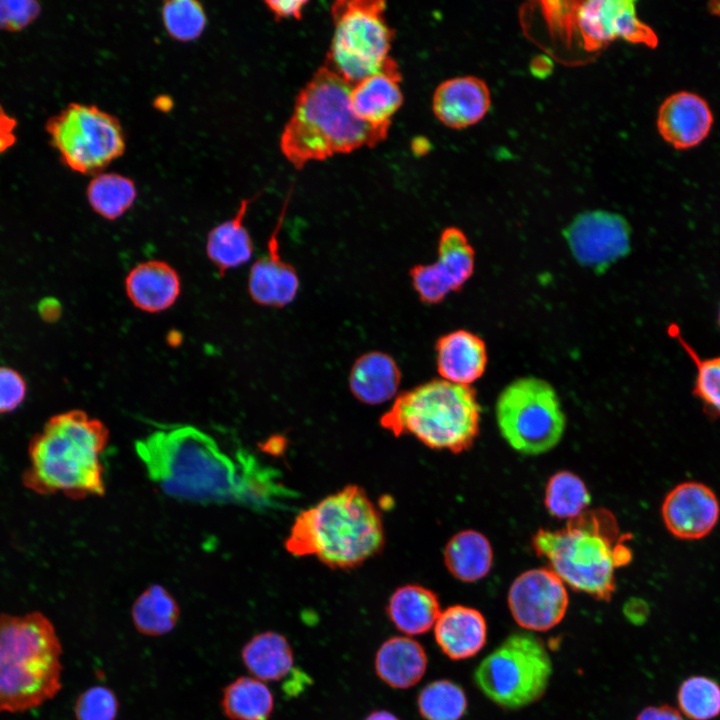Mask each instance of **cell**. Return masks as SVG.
Returning a JSON list of instances; mask_svg holds the SVG:
<instances>
[{"instance_id":"6da1fadb","label":"cell","mask_w":720,"mask_h":720,"mask_svg":"<svg viewBox=\"0 0 720 720\" xmlns=\"http://www.w3.org/2000/svg\"><path fill=\"white\" fill-rule=\"evenodd\" d=\"M352 85L324 65L296 96L280 136V149L295 169L384 141L390 127L364 122L350 102Z\"/></svg>"},{"instance_id":"1f68e13d","label":"cell","mask_w":720,"mask_h":720,"mask_svg":"<svg viewBox=\"0 0 720 720\" xmlns=\"http://www.w3.org/2000/svg\"><path fill=\"white\" fill-rule=\"evenodd\" d=\"M86 194L89 205L98 215L107 220H115L132 207L137 197V189L131 178L105 172L91 179Z\"/></svg>"},{"instance_id":"603a6c76","label":"cell","mask_w":720,"mask_h":720,"mask_svg":"<svg viewBox=\"0 0 720 720\" xmlns=\"http://www.w3.org/2000/svg\"><path fill=\"white\" fill-rule=\"evenodd\" d=\"M125 290L132 304L141 311L157 313L170 308L181 291L177 271L161 260L136 265L125 279Z\"/></svg>"},{"instance_id":"8992f818","label":"cell","mask_w":720,"mask_h":720,"mask_svg":"<svg viewBox=\"0 0 720 720\" xmlns=\"http://www.w3.org/2000/svg\"><path fill=\"white\" fill-rule=\"evenodd\" d=\"M62 646L42 612L0 614V712H25L61 689Z\"/></svg>"},{"instance_id":"f1b7e54d","label":"cell","mask_w":720,"mask_h":720,"mask_svg":"<svg viewBox=\"0 0 720 720\" xmlns=\"http://www.w3.org/2000/svg\"><path fill=\"white\" fill-rule=\"evenodd\" d=\"M493 550L482 533L467 529L456 533L444 549V563L458 580L471 583L484 578L490 571Z\"/></svg>"},{"instance_id":"7c38bea8","label":"cell","mask_w":720,"mask_h":720,"mask_svg":"<svg viewBox=\"0 0 720 720\" xmlns=\"http://www.w3.org/2000/svg\"><path fill=\"white\" fill-rule=\"evenodd\" d=\"M565 26L577 29L589 51L616 39L651 48L658 44L657 35L638 18L635 2L629 0L569 2Z\"/></svg>"},{"instance_id":"484cf974","label":"cell","mask_w":720,"mask_h":720,"mask_svg":"<svg viewBox=\"0 0 720 720\" xmlns=\"http://www.w3.org/2000/svg\"><path fill=\"white\" fill-rule=\"evenodd\" d=\"M386 613L397 630L406 636H414L434 627L441 609L434 591L422 585L406 584L391 594Z\"/></svg>"},{"instance_id":"4fadbf2b","label":"cell","mask_w":720,"mask_h":720,"mask_svg":"<svg viewBox=\"0 0 720 720\" xmlns=\"http://www.w3.org/2000/svg\"><path fill=\"white\" fill-rule=\"evenodd\" d=\"M563 235L575 260L598 273L626 256L631 248L629 223L621 215L605 210L578 214Z\"/></svg>"},{"instance_id":"ba28073f","label":"cell","mask_w":720,"mask_h":720,"mask_svg":"<svg viewBox=\"0 0 720 720\" xmlns=\"http://www.w3.org/2000/svg\"><path fill=\"white\" fill-rule=\"evenodd\" d=\"M553 666L543 641L532 633L509 635L475 668L473 680L494 704L518 710L545 694Z\"/></svg>"},{"instance_id":"5b68a950","label":"cell","mask_w":720,"mask_h":720,"mask_svg":"<svg viewBox=\"0 0 720 720\" xmlns=\"http://www.w3.org/2000/svg\"><path fill=\"white\" fill-rule=\"evenodd\" d=\"M149 477L168 495L193 501L232 497L237 471L208 434L192 426L156 431L135 445Z\"/></svg>"},{"instance_id":"2e32d148","label":"cell","mask_w":720,"mask_h":720,"mask_svg":"<svg viewBox=\"0 0 720 720\" xmlns=\"http://www.w3.org/2000/svg\"><path fill=\"white\" fill-rule=\"evenodd\" d=\"M661 515L666 529L680 540H699L709 535L720 518L716 493L706 484L685 481L666 495Z\"/></svg>"},{"instance_id":"83f0119b","label":"cell","mask_w":720,"mask_h":720,"mask_svg":"<svg viewBox=\"0 0 720 720\" xmlns=\"http://www.w3.org/2000/svg\"><path fill=\"white\" fill-rule=\"evenodd\" d=\"M241 659L252 677L263 682L278 681L293 667V651L285 636L274 631L254 635L245 643Z\"/></svg>"},{"instance_id":"74e56055","label":"cell","mask_w":720,"mask_h":720,"mask_svg":"<svg viewBox=\"0 0 720 720\" xmlns=\"http://www.w3.org/2000/svg\"><path fill=\"white\" fill-rule=\"evenodd\" d=\"M119 701L113 690L106 686H93L82 692L75 703L77 720H115Z\"/></svg>"},{"instance_id":"ffe728a7","label":"cell","mask_w":720,"mask_h":720,"mask_svg":"<svg viewBox=\"0 0 720 720\" xmlns=\"http://www.w3.org/2000/svg\"><path fill=\"white\" fill-rule=\"evenodd\" d=\"M402 76L398 63L389 57L382 68L352 85L350 102L355 114L374 126H391L403 104Z\"/></svg>"},{"instance_id":"7bdbcfd3","label":"cell","mask_w":720,"mask_h":720,"mask_svg":"<svg viewBox=\"0 0 720 720\" xmlns=\"http://www.w3.org/2000/svg\"><path fill=\"white\" fill-rule=\"evenodd\" d=\"M625 617L635 625L645 623L649 616V606L642 599H630L623 607Z\"/></svg>"},{"instance_id":"f6af8a7d","label":"cell","mask_w":720,"mask_h":720,"mask_svg":"<svg viewBox=\"0 0 720 720\" xmlns=\"http://www.w3.org/2000/svg\"><path fill=\"white\" fill-rule=\"evenodd\" d=\"M364 720H400L395 714L387 710H375L366 716Z\"/></svg>"},{"instance_id":"d590c367","label":"cell","mask_w":720,"mask_h":720,"mask_svg":"<svg viewBox=\"0 0 720 720\" xmlns=\"http://www.w3.org/2000/svg\"><path fill=\"white\" fill-rule=\"evenodd\" d=\"M678 710L689 720H713L720 715V683L706 675L684 679L677 690Z\"/></svg>"},{"instance_id":"d6a6232c","label":"cell","mask_w":720,"mask_h":720,"mask_svg":"<svg viewBox=\"0 0 720 720\" xmlns=\"http://www.w3.org/2000/svg\"><path fill=\"white\" fill-rule=\"evenodd\" d=\"M669 334L677 340L695 366L693 395L699 400L708 417L720 418V355L701 357L683 338L675 324L670 325Z\"/></svg>"},{"instance_id":"3957f363","label":"cell","mask_w":720,"mask_h":720,"mask_svg":"<svg viewBox=\"0 0 720 720\" xmlns=\"http://www.w3.org/2000/svg\"><path fill=\"white\" fill-rule=\"evenodd\" d=\"M384 545L379 510L363 488L352 484L300 512L284 541L291 555L315 556L340 570L362 565Z\"/></svg>"},{"instance_id":"52a82bcc","label":"cell","mask_w":720,"mask_h":720,"mask_svg":"<svg viewBox=\"0 0 720 720\" xmlns=\"http://www.w3.org/2000/svg\"><path fill=\"white\" fill-rule=\"evenodd\" d=\"M480 416L471 386L439 378L399 392L380 425L395 437L410 435L431 449L460 453L478 436Z\"/></svg>"},{"instance_id":"277c9868","label":"cell","mask_w":720,"mask_h":720,"mask_svg":"<svg viewBox=\"0 0 720 720\" xmlns=\"http://www.w3.org/2000/svg\"><path fill=\"white\" fill-rule=\"evenodd\" d=\"M630 537L621 534L608 510H586L558 530L539 529L532 545L550 569L572 589L599 601H610L616 590L615 572L630 563Z\"/></svg>"},{"instance_id":"7dc6e473","label":"cell","mask_w":720,"mask_h":720,"mask_svg":"<svg viewBox=\"0 0 720 720\" xmlns=\"http://www.w3.org/2000/svg\"><path fill=\"white\" fill-rule=\"evenodd\" d=\"M718 324H719V327H720V306H719V311H718Z\"/></svg>"},{"instance_id":"e575fe53","label":"cell","mask_w":720,"mask_h":720,"mask_svg":"<svg viewBox=\"0 0 720 720\" xmlns=\"http://www.w3.org/2000/svg\"><path fill=\"white\" fill-rule=\"evenodd\" d=\"M467 707L465 691L448 679L428 683L417 697V709L424 720H460Z\"/></svg>"},{"instance_id":"b9f144b4","label":"cell","mask_w":720,"mask_h":720,"mask_svg":"<svg viewBox=\"0 0 720 720\" xmlns=\"http://www.w3.org/2000/svg\"><path fill=\"white\" fill-rule=\"evenodd\" d=\"M636 720H685L678 708L668 704L647 706L642 709Z\"/></svg>"},{"instance_id":"44dd1931","label":"cell","mask_w":720,"mask_h":720,"mask_svg":"<svg viewBox=\"0 0 720 720\" xmlns=\"http://www.w3.org/2000/svg\"><path fill=\"white\" fill-rule=\"evenodd\" d=\"M436 369L441 379L471 386L484 374L488 356L484 340L477 334L457 329L435 342Z\"/></svg>"},{"instance_id":"8d00e7d4","label":"cell","mask_w":720,"mask_h":720,"mask_svg":"<svg viewBox=\"0 0 720 720\" xmlns=\"http://www.w3.org/2000/svg\"><path fill=\"white\" fill-rule=\"evenodd\" d=\"M161 16L167 33L182 42L199 38L207 24L204 7L196 0L166 1Z\"/></svg>"},{"instance_id":"5bb4252c","label":"cell","mask_w":720,"mask_h":720,"mask_svg":"<svg viewBox=\"0 0 720 720\" xmlns=\"http://www.w3.org/2000/svg\"><path fill=\"white\" fill-rule=\"evenodd\" d=\"M474 268L473 246L461 229L449 226L439 236L437 260L412 266L409 277L419 300L426 305H436L450 293L461 290L472 277Z\"/></svg>"},{"instance_id":"7402d4cb","label":"cell","mask_w":720,"mask_h":720,"mask_svg":"<svg viewBox=\"0 0 720 720\" xmlns=\"http://www.w3.org/2000/svg\"><path fill=\"white\" fill-rule=\"evenodd\" d=\"M438 647L451 660H465L477 655L487 641V623L475 608L453 605L441 611L435 625Z\"/></svg>"},{"instance_id":"30bf717a","label":"cell","mask_w":720,"mask_h":720,"mask_svg":"<svg viewBox=\"0 0 720 720\" xmlns=\"http://www.w3.org/2000/svg\"><path fill=\"white\" fill-rule=\"evenodd\" d=\"M496 420L509 446L524 455H540L562 439L566 417L554 387L538 377H521L499 394Z\"/></svg>"},{"instance_id":"7a4b0ae2","label":"cell","mask_w":720,"mask_h":720,"mask_svg":"<svg viewBox=\"0 0 720 720\" xmlns=\"http://www.w3.org/2000/svg\"><path fill=\"white\" fill-rule=\"evenodd\" d=\"M108 437L105 424L82 410L50 417L29 442L23 485L39 495L62 493L73 500L102 496L100 454Z\"/></svg>"},{"instance_id":"ee69618b","label":"cell","mask_w":720,"mask_h":720,"mask_svg":"<svg viewBox=\"0 0 720 720\" xmlns=\"http://www.w3.org/2000/svg\"><path fill=\"white\" fill-rule=\"evenodd\" d=\"M39 314L45 321H53L60 315V305L52 298H45L39 303Z\"/></svg>"},{"instance_id":"bcb514c9","label":"cell","mask_w":720,"mask_h":720,"mask_svg":"<svg viewBox=\"0 0 720 720\" xmlns=\"http://www.w3.org/2000/svg\"><path fill=\"white\" fill-rule=\"evenodd\" d=\"M710 9L712 12L720 17V1L711 2Z\"/></svg>"},{"instance_id":"d6986e66","label":"cell","mask_w":720,"mask_h":720,"mask_svg":"<svg viewBox=\"0 0 720 720\" xmlns=\"http://www.w3.org/2000/svg\"><path fill=\"white\" fill-rule=\"evenodd\" d=\"M661 137L675 149H687L701 143L709 134L713 115L699 95L680 91L667 97L657 114Z\"/></svg>"},{"instance_id":"d4e9b609","label":"cell","mask_w":720,"mask_h":720,"mask_svg":"<svg viewBox=\"0 0 720 720\" xmlns=\"http://www.w3.org/2000/svg\"><path fill=\"white\" fill-rule=\"evenodd\" d=\"M377 676L389 687L408 689L425 675L428 665L424 647L408 636L384 641L375 655Z\"/></svg>"},{"instance_id":"ac0fdd59","label":"cell","mask_w":720,"mask_h":720,"mask_svg":"<svg viewBox=\"0 0 720 720\" xmlns=\"http://www.w3.org/2000/svg\"><path fill=\"white\" fill-rule=\"evenodd\" d=\"M491 107L486 82L473 75L457 76L441 82L432 97L435 117L446 127L464 129L481 121Z\"/></svg>"},{"instance_id":"9c48e42d","label":"cell","mask_w":720,"mask_h":720,"mask_svg":"<svg viewBox=\"0 0 720 720\" xmlns=\"http://www.w3.org/2000/svg\"><path fill=\"white\" fill-rule=\"evenodd\" d=\"M385 10L382 0L334 2V32L324 66L351 85L379 71L390 57L395 36Z\"/></svg>"},{"instance_id":"4dcf8cb0","label":"cell","mask_w":720,"mask_h":720,"mask_svg":"<svg viewBox=\"0 0 720 720\" xmlns=\"http://www.w3.org/2000/svg\"><path fill=\"white\" fill-rule=\"evenodd\" d=\"M180 608L176 599L163 586L154 584L145 589L134 601L131 617L135 629L150 637L171 632L179 619Z\"/></svg>"},{"instance_id":"4316f807","label":"cell","mask_w":720,"mask_h":720,"mask_svg":"<svg viewBox=\"0 0 720 720\" xmlns=\"http://www.w3.org/2000/svg\"><path fill=\"white\" fill-rule=\"evenodd\" d=\"M255 197L243 199L234 216L211 229L207 236L206 252L221 276L230 269L242 266L253 255L252 238L244 218Z\"/></svg>"},{"instance_id":"f35d334b","label":"cell","mask_w":720,"mask_h":720,"mask_svg":"<svg viewBox=\"0 0 720 720\" xmlns=\"http://www.w3.org/2000/svg\"><path fill=\"white\" fill-rule=\"evenodd\" d=\"M41 12L33 0H0V30L20 31L32 23Z\"/></svg>"},{"instance_id":"836d02e7","label":"cell","mask_w":720,"mask_h":720,"mask_svg":"<svg viewBox=\"0 0 720 720\" xmlns=\"http://www.w3.org/2000/svg\"><path fill=\"white\" fill-rule=\"evenodd\" d=\"M590 503V493L578 475L571 471H559L549 478L544 504L553 517L573 519L585 512Z\"/></svg>"},{"instance_id":"9a60e30c","label":"cell","mask_w":720,"mask_h":720,"mask_svg":"<svg viewBox=\"0 0 720 720\" xmlns=\"http://www.w3.org/2000/svg\"><path fill=\"white\" fill-rule=\"evenodd\" d=\"M507 600L518 625L538 632L558 625L569 605L564 582L546 568H534L520 574L511 584Z\"/></svg>"},{"instance_id":"8fae6325","label":"cell","mask_w":720,"mask_h":720,"mask_svg":"<svg viewBox=\"0 0 720 720\" xmlns=\"http://www.w3.org/2000/svg\"><path fill=\"white\" fill-rule=\"evenodd\" d=\"M46 130L63 162L83 174L100 172L126 147L119 119L96 105L70 103L47 121Z\"/></svg>"},{"instance_id":"f546056e","label":"cell","mask_w":720,"mask_h":720,"mask_svg":"<svg viewBox=\"0 0 720 720\" xmlns=\"http://www.w3.org/2000/svg\"><path fill=\"white\" fill-rule=\"evenodd\" d=\"M220 705L230 720H269L274 696L265 682L241 676L224 687Z\"/></svg>"},{"instance_id":"ab89813d","label":"cell","mask_w":720,"mask_h":720,"mask_svg":"<svg viewBox=\"0 0 720 720\" xmlns=\"http://www.w3.org/2000/svg\"><path fill=\"white\" fill-rule=\"evenodd\" d=\"M27 385L22 375L9 367H0V414L8 413L24 401Z\"/></svg>"},{"instance_id":"60d3db41","label":"cell","mask_w":720,"mask_h":720,"mask_svg":"<svg viewBox=\"0 0 720 720\" xmlns=\"http://www.w3.org/2000/svg\"><path fill=\"white\" fill-rule=\"evenodd\" d=\"M267 9L272 13L275 19L282 20L287 18L300 19L302 11L307 0H268L265 1Z\"/></svg>"},{"instance_id":"cb8c5ba5","label":"cell","mask_w":720,"mask_h":720,"mask_svg":"<svg viewBox=\"0 0 720 720\" xmlns=\"http://www.w3.org/2000/svg\"><path fill=\"white\" fill-rule=\"evenodd\" d=\"M401 379V369L390 354L370 351L354 361L348 385L358 401L378 405L398 395Z\"/></svg>"},{"instance_id":"e0dca14e","label":"cell","mask_w":720,"mask_h":720,"mask_svg":"<svg viewBox=\"0 0 720 720\" xmlns=\"http://www.w3.org/2000/svg\"><path fill=\"white\" fill-rule=\"evenodd\" d=\"M286 205L267 241V250L252 265L248 291L252 300L262 306L283 308L296 298L300 281L296 269L282 258L278 234Z\"/></svg>"}]
</instances>
